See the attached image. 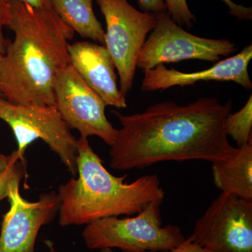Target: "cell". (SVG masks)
I'll return each mask as SVG.
<instances>
[{
	"label": "cell",
	"instance_id": "6",
	"mask_svg": "<svg viewBox=\"0 0 252 252\" xmlns=\"http://www.w3.org/2000/svg\"><path fill=\"white\" fill-rule=\"evenodd\" d=\"M0 120L11 127L22 157L33 142L42 140L77 176V140L55 106L16 104L0 97Z\"/></svg>",
	"mask_w": 252,
	"mask_h": 252
},
{
	"label": "cell",
	"instance_id": "10",
	"mask_svg": "<svg viewBox=\"0 0 252 252\" xmlns=\"http://www.w3.org/2000/svg\"><path fill=\"white\" fill-rule=\"evenodd\" d=\"M23 177L11 182L0 231V252H36V238L41 227L54 220L59 210L56 192L41 194L36 202L28 201L20 193Z\"/></svg>",
	"mask_w": 252,
	"mask_h": 252
},
{
	"label": "cell",
	"instance_id": "12",
	"mask_svg": "<svg viewBox=\"0 0 252 252\" xmlns=\"http://www.w3.org/2000/svg\"><path fill=\"white\" fill-rule=\"evenodd\" d=\"M68 53L71 65L106 105L118 109L127 107L126 97L118 87L115 64L105 46L77 41L69 44Z\"/></svg>",
	"mask_w": 252,
	"mask_h": 252
},
{
	"label": "cell",
	"instance_id": "3",
	"mask_svg": "<svg viewBox=\"0 0 252 252\" xmlns=\"http://www.w3.org/2000/svg\"><path fill=\"white\" fill-rule=\"evenodd\" d=\"M77 178L60 186L58 190L61 226L137 215L149 204H162L165 199L158 176H142L132 183H126L127 175H112L86 137L77 140Z\"/></svg>",
	"mask_w": 252,
	"mask_h": 252
},
{
	"label": "cell",
	"instance_id": "15",
	"mask_svg": "<svg viewBox=\"0 0 252 252\" xmlns=\"http://www.w3.org/2000/svg\"><path fill=\"white\" fill-rule=\"evenodd\" d=\"M228 6L229 13L239 20H251L252 8L243 5L237 4L232 0H221ZM167 14L179 26H185L190 28L193 21L195 22L196 18L190 11L187 0H165Z\"/></svg>",
	"mask_w": 252,
	"mask_h": 252
},
{
	"label": "cell",
	"instance_id": "14",
	"mask_svg": "<svg viewBox=\"0 0 252 252\" xmlns=\"http://www.w3.org/2000/svg\"><path fill=\"white\" fill-rule=\"evenodd\" d=\"M56 14L74 32L104 44V31L94 13V0H49Z\"/></svg>",
	"mask_w": 252,
	"mask_h": 252
},
{
	"label": "cell",
	"instance_id": "8",
	"mask_svg": "<svg viewBox=\"0 0 252 252\" xmlns=\"http://www.w3.org/2000/svg\"><path fill=\"white\" fill-rule=\"evenodd\" d=\"M55 107L69 129L81 137L96 136L112 147L118 130L105 115L106 104L70 64L63 67L54 84Z\"/></svg>",
	"mask_w": 252,
	"mask_h": 252
},
{
	"label": "cell",
	"instance_id": "18",
	"mask_svg": "<svg viewBox=\"0 0 252 252\" xmlns=\"http://www.w3.org/2000/svg\"><path fill=\"white\" fill-rule=\"evenodd\" d=\"M11 20L9 0H0V59L3 56L7 40L4 38L3 30L7 28Z\"/></svg>",
	"mask_w": 252,
	"mask_h": 252
},
{
	"label": "cell",
	"instance_id": "19",
	"mask_svg": "<svg viewBox=\"0 0 252 252\" xmlns=\"http://www.w3.org/2000/svg\"><path fill=\"white\" fill-rule=\"evenodd\" d=\"M138 4L145 12L158 14L167 11L165 0H138Z\"/></svg>",
	"mask_w": 252,
	"mask_h": 252
},
{
	"label": "cell",
	"instance_id": "16",
	"mask_svg": "<svg viewBox=\"0 0 252 252\" xmlns=\"http://www.w3.org/2000/svg\"><path fill=\"white\" fill-rule=\"evenodd\" d=\"M225 132L236 142L238 148L252 140V95L245 106L225 118Z\"/></svg>",
	"mask_w": 252,
	"mask_h": 252
},
{
	"label": "cell",
	"instance_id": "7",
	"mask_svg": "<svg viewBox=\"0 0 252 252\" xmlns=\"http://www.w3.org/2000/svg\"><path fill=\"white\" fill-rule=\"evenodd\" d=\"M157 23L146 39L137 68L147 70L164 63L197 59L215 63L233 54L234 43L227 39L200 37L185 31L165 12L157 14Z\"/></svg>",
	"mask_w": 252,
	"mask_h": 252
},
{
	"label": "cell",
	"instance_id": "24",
	"mask_svg": "<svg viewBox=\"0 0 252 252\" xmlns=\"http://www.w3.org/2000/svg\"><path fill=\"white\" fill-rule=\"evenodd\" d=\"M0 97H2V96H1V94H0Z\"/></svg>",
	"mask_w": 252,
	"mask_h": 252
},
{
	"label": "cell",
	"instance_id": "20",
	"mask_svg": "<svg viewBox=\"0 0 252 252\" xmlns=\"http://www.w3.org/2000/svg\"><path fill=\"white\" fill-rule=\"evenodd\" d=\"M162 252H209L207 250L202 248L195 242H194L190 236L186 238L185 241L180 244L177 248L172 249L168 251Z\"/></svg>",
	"mask_w": 252,
	"mask_h": 252
},
{
	"label": "cell",
	"instance_id": "11",
	"mask_svg": "<svg viewBox=\"0 0 252 252\" xmlns=\"http://www.w3.org/2000/svg\"><path fill=\"white\" fill-rule=\"evenodd\" d=\"M252 59V46H247L241 52L220 61L205 70L184 72L168 69L160 64L152 69L144 70L142 90L145 92L163 91L173 86L193 85L198 81H233L245 89H251L252 81L248 66Z\"/></svg>",
	"mask_w": 252,
	"mask_h": 252
},
{
	"label": "cell",
	"instance_id": "5",
	"mask_svg": "<svg viewBox=\"0 0 252 252\" xmlns=\"http://www.w3.org/2000/svg\"><path fill=\"white\" fill-rule=\"evenodd\" d=\"M96 1L107 27L104 46L119 74V89L126 97L133 86L141 50L157 23V14L139 11L127 0Z\"/></svg>",
	"mask_w": 252,
	"mask_h": 252
},
{
	"label": "cell",
	"instance_id": "21",
	"mask_svg": "<svg viewBox=\"0 0 252 252\" xmlns=\"http://www.w3.org/2000/svg\"><path fill=\"white\" fill-rule=\"evenodd\" d=\"M16 159L23 160L25 159L24 157H22L17 150H15L9 156L3 155L0 154V175L6 170V169L9 167L11 162Z\"/></svg>",
	"mask_w": 252,
	"mask_h": 252
},
{
	"label": "cell",
	"instance_id": "2",
	"mask_svg": "<svg viewBox=\"0 0 252 252\" xmlns=\"http://www.w3.org/2000/svg\"><path fill=\"white\" fill-rule=\"evenodd\" d=\"M14 32L0 59V94L11 103L55 106L54 84L70 64L68 45L74 31L53 9L9 0Z\"/></svg>",
	"mask_w": 252,
	"mask_h": 252
},
{
	"label": "cell",
	"instance_id": "23",
	"mask_svg": "<svg viewBox=\"0 0 252 252\" xmlns=\"http://www.w3.org/2000/svg\"><path fill=\"white\" fill-rule=\"evenodd\" d=\"M46 245H47L48 247L49 248V252H58L55 250L54 247H53L52 243H50V242H46ZM99 252H113V250L112 249L104 248L102 249V250H99Z\"/></svg>",
	"mask_w": 252,
	"mask_h": 252
},
{
	"label": "cell",
	"instance_id": "4",
	"mask_svg": "<svg viewBox=\"0 0 252 252\" xmlns=\"http://www.w3.org/2000/svg\"><path fill=\"white\" fill-rule=\"evenodd\" d=\"M161 204H149L135 217L100 219L86 225L82 233L89 250L117 248L124 252H165L185 240L180 227L162 226Z\"/></svg>",
	"mask_w": 252,
	"mask_h": 252
},
{
	"label": "cell",
	"instance_id": "22",
	"mask_svg": "<svg viewBox=\"0 0 252 252\" xmlns=\"http://www.w3.org/2000/svg\"><path fill=\"white\" fill-rule=\"evenodd\" d=\"M21 1L27 3L34 7L53 9L49 0H21Z\"/></svg>",
	"mask_w": 252,
	"mask_h": 252
},
{
	"label": "cell",
	"instance_id": "17",
	"mask_svg": "<svg viewBox=\"0 0 252 252\" xmlns=\"http://www.w3.org/2000/svg\"><path fill=\"white\" fill-rule=\"evenodd\" d=\"M26 159H16L11 162L9 167L0 175V202L7 198L10 185L15 178L23 177L26 174Z\"/></svg>",
	"mask_w": 252,
	"mask_h": 252
},
{
	"label": "cell",
	"instance_id": "9",
	"mask_svg": "<svg viewBox=\"0 0 252 252\" xmlns=\"http://www.w3.org/2000/svg\"><path fill=\"white\" fill-rule=\"evenodd\" d=\"M190 238L209 252H252V202L221 192L195 222Z\"/></svg>",
	"mask_w": 252,
	"mask_h": 252
},
{
	"label": "cell",
	"instance_id": "13",
	"mask_svg": "<svg viewBox=\"0 0 252 252\" xmlns=\"http://www.w3.org/2000/svg\"><path fill=\"white\" fill-rule=\"evenodd\" d=\"M212 171L222 193L252 202V140L225 160L212 162Z\"/></svg>",
	"mask_w": 252,
	"mask_h": 252
},
{
	"label": "cell",
	"instance_id": "1",
	"mask_svg": "<svg viewBox=\"0 0 252 252\" xmlns=\"http://www.w3.org/2000/svg\"><path fill=\"white\" fill-rule=\"evenodd\" d=\"M232 107L231 100L203 97L185 105L164 101L132 115L112 111L122 127L110 147L109 166L126 171L158 162L225 160L236 150L224 127Z\"/></svg>",
	"mask_w": 252,
	"mask_h": 252
}]
</instances>
